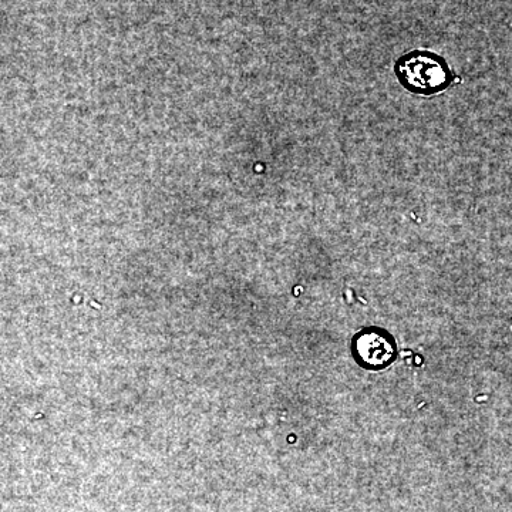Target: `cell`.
Segmentation results:
<instances>
[{
    "mask_svg": "<svg viewBox=\"0 0 512 512\" xmlns=\"http://www.w3.org/2000/svg\"><path fill=\"white\" fill-rule=\"evenodd\" d=\"M394 74L404 89L421 96L444 92L456 79L446 59L430 50H412L399 57Z\"/></svg>",
    "mask_w": 512,
    "mask_h": 512,
    "instance_id": "obj_1",
    "label": "cell"
},
{
    "mask_svg": "<svg viewBox=\"0 0 512 512\" xmlns=\"http://www.w3.org/2000/svg\"><path fill=\"white\" fill-rule=\"evenodd\" d=\"M353 356L365 369H384L396 359L394 340L380 329H365L353 339Z\"/></svg>",
    "mask_w": 512,
    "mask_h": 512,
    "instance_id": "obj_2",
    "label": "cell"
}]
</instances>
